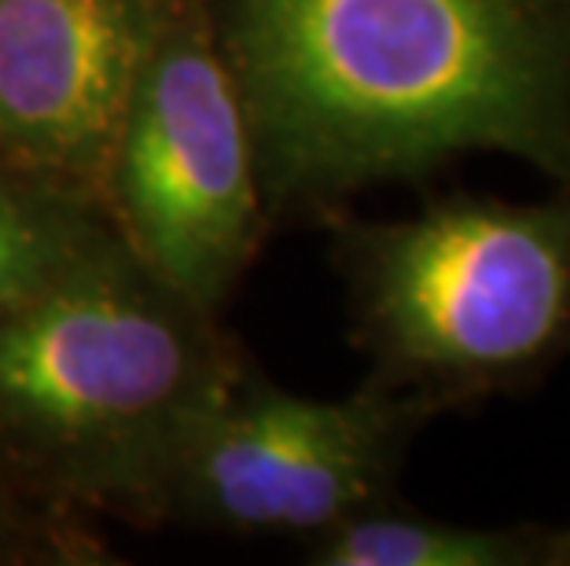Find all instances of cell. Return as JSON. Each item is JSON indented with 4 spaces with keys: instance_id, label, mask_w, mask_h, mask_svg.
I'll use <instances>...</instances> for the list:
<instances>
[{
    "instance_id": "8992f818",
    "label": "cell",
    "mask_w": 570,
    "mask_h": 566,
    "mask_svg": "<svg viewBox=\"0 0 570 566\" xmlns=\"http://www.w3.org/2000/svg\"><path fill=\"white\" fill-rule=\"evenodd\" d=\"M166 0H0V162L81 191L107 180Z\"/></svg>"
},
{
    "instance_id": "ba28073f",
    "label": "cell",
    "mask_w": 570,
    "mask_h": 566,
    "mask_svg": "<svg viewBox=\"0 0 570 566\" xmlns=\"http://www.w3.org/2000/svg\"><path fill=\"white\" fill-rule=\"evenodd\" d=\"M552 529L471 526L402 512L391 500L309 537L317 566H549Z\"/></svg>"
},
{
    "instance_id": "3957f363",
    "label": "cell",
    "mask_w": 570,
    "mask_h": 566,
    "mask_svg": "<svg viewBox=\"0 0 570 566\" xmlns=\"http://www.w3.org/2000/svg\"><path fill=\"white\" fill-rule=\"evenodd\" d=\"M338 265L383 387L464 405L533 387L570 354V188L346 225Z\"/></svg>"
},
{
    "instance_id": "5b68a950",
    "label": "cell",
    "mask_w": 570,
    "mask_h": 566,
    "mask_svg": "<svg viewBox=\"0 0 570 566\" xmlns=\"http://www.w3.org/2000/svg\"><path fill=\"white\" fill-rule=\"evenodd\" d=\"M434 413L431 397L380 379L350 397H302L236 368L166 467L148 515L317 537L391 500L409 445Z\"/></svg>"
},
{
    "instance_id": "52a82bcc",
    "label": "cell",
    "mask_w": 570,
    "mask_h": 566,
    "mask_svg": "<svg viewBox=\"0 0 570 566\" xmlns=\"http://www.w3.org/2000/svg\"><path fill=\"white\" fill-rule=\"evenodd\" d=\"M126 244L81 191L0 162V320Z\"/></svg>"
},
{
    "instance_id": "7a4b0ae2",
    "label": "cell",
    "mask_w": 570,
    "mask_h": 566,
    "mask_svg": "<svg viewBox=\"0 0 570 566\" xmlns=\"http://www.w3.org/2000/svg\"><path fill=\"white\" fill-rule=\"evenodd\" d=\"M236 360L126 244L0 320V449L48 489L148 512Z\"/></svg>"
},
{
    "instance_id": "277c9868",
    "label": "cell",
    "mask_w": 570,
    "mask_h": 566,
    "mask_svg": "<svg viewBox=\"0 0 570 566\" xmlns=\"http://www.w3.org/2000/svg\"><path fill=\"white\" fill-rule=\"evenodd\" d=\"M107 214L144 269L203 312L233 295L265 202L210 0H166L118 129Z\"/></svg>"
},
{
    "instance_id": "6da1fadb",
    "label": "cell",
    "mask_w": 570,
    "mask_h": 566,
    "mask_svg": "<svg viewBox=\"0 0 570 566\" xmlns=\"http://www.w3.org/2000/svg\"><path fill=\"white\" fill-rule=\"evenodd\" d=\"M265 210L468 151L570 188V0H210Z\"/></svg>"
}]
</instances>
